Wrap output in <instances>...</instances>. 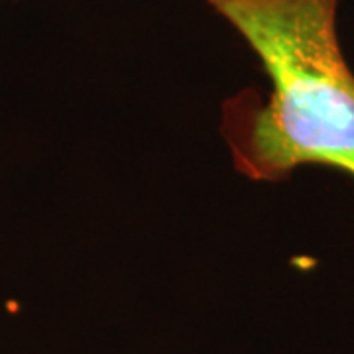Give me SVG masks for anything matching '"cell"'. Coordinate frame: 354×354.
Wrapping results in <instances>:
<instances>
[{"mask_svg": "<svg viewBox=\"0 0 354 354\" xmlns=\"http://www.w3.org/2000/svg\"><path fill=\"white\" fill-rule=\"evenodd\" d=\"M232 26L272 81L266 104L232 130L244 176L281 179L321 164L354 177V73L337 34L341 0H205Z\"/></svg>", "mask_w": 354, "mask_h": 354, "instance_id": "cell-1", "label": "cell"}]
</instances>
